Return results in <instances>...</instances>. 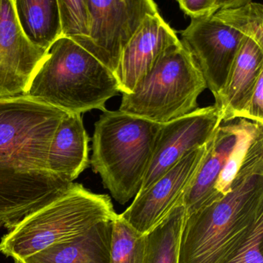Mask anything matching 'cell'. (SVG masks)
I'll list each match as a JSON object with an SVG mask.
<instances>
[{
    "label": "cell",
    "mask_w": 263,
    "mask_h": 263,
    "mask_svg": "<svg viewBox=\"0 0 263 263\" xmlns=\"http://www.w3.org/2000/svg\"><path fill=\"white\" fill-rule=\"evenodd\" d=\"M67 114L27 95L0 98V229H11L71 184L48 163L52 141Z\"/></svg>",
    "instance_id": "6da1fadb"
},
{
    "label": "cell",
    "mask_w": 263,
    "mask_h": 263,
    "mask_svg": "<svg viewBox=\"0 0 263 263\" xmlns=\"http://www.w3.org/2000/svg\"><path fill=\"white\" fill-rule=\"evenodd\" d=\"M263 217V172L237 177L226 195L186 215L179 263H226Z\"/></svg>",
    "instance_id": "7a4b0ae2"
},
{
    "label": "cell",
    "mask_w": 263,
    "mask_h": 263,
    "mask_svg": "<svg viewBox=\"0 0 263 263\" xmlns=\"http://www.w3.org/2000/svg\"><path fill=\"white\" fill-rule=\"evenodd\" d=\"M161 124L108 110L95 123L90 163L120 204L139 192Z\"/></svg>",
    "instance_id": "3957f363"
},
{
    "label": "cell",
    "mask_w": 263,
    "mask_h": 263,
    "mask_svg": "<svg viewBox=\"0 0 263 263\" xmlns=\"http://www.w3.org/2000/svg\"><path fill=\"white\" fill-rule=\"evenodd\" d=\"M120 93L113 73L78 44L61 37L49 50L24 95L67 113L107 110L106 102Z\"/></svg>",
    "instance_id": "277c9868"
},
{
    "label": "cell",
    "mask_w": 263,
    "mask_h": 263,
    "mask_svg": "<svg viewBox=\"0 0 263 263\" xmlns=\"http://www.w3.org/2000/svg\"><path fill=\"white\" fill-rule=\"evenodd\" d=\"M118 216L109 195L71 183L67 190L21 220L0 241V252L24 259Z\"/></svg>",
    "instance_id": "5b68a950"
},
{
    "label": "cell",
    "mask_w": 263,
    "mask_h": 263,
    "mask_svg": "<svg viewBox=\"0 0 263 263\" xmlns=\"http://www.w3.org/2000/svg\"><path fill=\"white\" fill-rule=\"evenodd\" d=\"M206 88L193 57L180 41L164 51L132 93L122 95L118 110L165 124L198 109Z\"/></svg>",
    "instance_id": "8992f818"
},
{
    "label": "cell",
    "mask_w": 263,
    "mask_h": 263,
    "mask_svg": "<svg viewBox=\"0 0 263 263\" xmlns=\"http://www.w3.org/2000/svg\"><path fill=\"white\" fill-rule=\"evenodd\" d=\"M90 34L76 44L115 74L121 54L144 18L158 11L152 0H87Z\"/></svg>",
    "instance_id": "52a82bcc"
},
{
    "label": "cell",
    "mask_w": 263,
    "mask_h": 263,
    "mask_svg": "<svg viewBox=\"0 0 263 263\" xmlns=\"http://www.w3.org/2000/svg\"><path fill=\"white\" fill-rule=\"evenodd\" d=\"M210 141L186 154L145 192L138 194L120 217L141 235L152 232L175 208L183 204Z\"/></svg>",
    "instance_id": "ba28073f"
},
{
    "label": "cell",
    "mask_w": 263,
    "mask_h": 263,
    "mask_svg": "<svg viewBox=\"0 0 263 263\" xmlns=\"http://www.w3.org/2000/svg\"><path fill=\"white\" fill-rule=\"evenodd\" d=\"M221 122V112L212 105L196 109L161 124L150 164L138 194L145 192L186 154L208 144Z\"/></svg>",
    "instance_id": "9c48e42d"
},
{
    "label": "cell",
    "mask_w": 263,
    "mask_h": 263,
    "mask_svg": "<svg viewBox=\"0 0 263 263\" xmlns=\"http://www.w3.org/2000/svg\"><path fill=\"white\" fill-rule=\"evenodd\" d=\"M181 37L215 98L224 87L246 36L212 16L192 20Z\"/></svg>",
    "instance_id": "30bf717a"
},
{
    "label": "cell",
    "mask_w": 263,
    "mask_h": 263,
    "mask_svg": "<svg viewBox=\"0 0 263 263\" xmlns=\"http://www.w3.org/2000/svg\"><path fill=\"white\" fill-rule=\"evenodd\" d=\"M48 53L21 30L14 0H0V98L25 95Z\"/></svg>",
    "instance_id": "8fae6325"
},
{
    "label": "cell",
    "mask_w": 263,
    "mask_h": 263,
    "mask_svg": "<svg viewBox=\"0 0 263 263\" xmlns=\"http://www.w3.org/2000/svg\"><path fill=\"white\" fill-rule=\"evenodd\" d=\"M180 41L159 11L147 15L124 48L114 74L120 93H132L164 51Z\"/></svg>",
    "instance_id": "7c38bea8"
},
{
    "label": "cell",
    "mask_w": 263,
    "mask_h": 263,
    "mask_svg": "<svg viewBox=\"0 0 263 263\" xmlns=\"http://www.w3.org/2000/svg\"><path fill=\"white\" fill-rule=\"evenodd\" d=\"M263 73V48L245 37L221 91L214 105L220 110L223 122L241 118L254 87Z\"/></svg>",
    "instance_id": "4fadbf2b"
},
{
    "label": "cell",
    "mask_w": 263,
    "mask_h": 263,
    "mask_svg": "<svg viewBox=\"0 0 263 263\" xmlns=\"http://www.w3.org/2000/svg\"><path fill=\"white\" fill-rule=\"evenodd\" d=\"M238 122L220 126L209 144L207 154L195 175L193 183L183 200L186 215L221 198L215 192V184L236 144Z\"/></svg>",
    "instance_id": "5bb4252c"
},
{
    "label": "cell",
    "mask_w": 263,
    "mask_h": 263,
    "mask_svg": "<svg viewBox=\"0 0 263 263\" xmlns=\"http://www.w3.org/2000/svg\"><path fill=\"white\" fill-rule=\"evenodd\" d=\"M112 221L99 223L84 233L48 246L15 263H110Z\"/></svg>",
    "instance_id": "9a60e30c"
},
{
    "label": "cell",
    "mask_w": 263,
    "mask_h": 263,
    "mask_svg": "<svg viewBox=\"0 0 263 263\" xmlns=\"http://www.w3.org/2000/svg\"><path fill=\"white\" fill-rule=\"evenodd\" d=\"M89 141L81 115L67 113L50 145V170L63 179L73 182L90 164Z\"/></svg>",
    "instance_id": "2e32d148"
},
{
    "label": "cell",
    "mask_w": 263,
    "mask_h": 263,
    "mask_svg": "<svg viewBox=\"0 0 263 263\" xmlns=\"http://www.w3.org/2000/svg\"><path fill=\"white\" fill-rule=\"evenodd\" d=\"M21 30L27 39L49 52L62 37L58 0H14Z\"/></svg>",
    "instance_id": "e0dca14e"
},
{
    "label": "cell",
    "mask_w": 263,
    "mask_h": 263,
    "mask_svg": "<svg viewBox=\"0 0 263 263\" xmlns=\"http://www.w3.org/2000/svg\"><path fill=\"white\" fill-rule=\"evenodd\" d=\"M185 218V208L180 204L146 235L145 263H179Z\"/></svg>",
    "instance_id": "ac0fdd59"
},
{
    "label": "cell",
    "mask_w": 263,
    "mask_h": 263,
    "mask_svg": "<svg viewBox=\"0 0 263 263\" xmlns=\"http://www.w3.org/2000/svg\"><path fill=\"white\" fill-rule=\"evenodd\" d=\"M214 17L263 48V5L247 0L246 4L217 12Z\"/></svg>",
    "instance_id": "d6986e66"
},
{
    "label": "cell",
    "mask_w": 263,
    "mask_h": 263,
    "mask_svg": "<svg viewBox=\"0 0 263 263\" xmlns=\"http://www.w3.org/2000/svg\"><path fill=\"white\" fill-rule=\"evenodd\" d=\"M112 230L110 263H145L146 235L117 217Z\"/></svg>",
    "instance_id": "ffe728a7"
},
{
    "label": "cell",
    "mask_w": 263,
    "mask_h": 263,
    "mask_svg": "<svg viewBox=\"0 0 263 263\" xmlns=\"http://www.w3.org/2000/svg\"><path fill=\"white\" fill-rule=\"evenodd\" d=\"M238 140L215 184V192L221 196L230 192L232 181L242 163L249 142L258 124V123L251 122L241 118L238 120Z\"/></svg>",
    "instance_id": "44dd1931"
},
{
    "label": "cell",
    "mask_w": 263,
    "mask_h": 263,
    "mask_svg": "<svg viewBox=\"0 0 263 263\" xmlns=\"http://www.w3.org/2000/svg\"><path fill=\"white\" fill-rule=\"evenodd\" d=\"M62 37L78 42L90 34L87 0H58Z\"/></svg>",
    "instance_id": "7402d4cb"
},
{
    "label": "cell",
    "mask_w": 263,
    "mask_h": 263,
    "mask_svg": "<svg viewBox=\"0 0 263 263\" xmlns=\"http://www.w3.org/2000/svg\"><path fill=\"white\" fill-rule=\"evenodd\" d=\"M247 0H178L181 11L192 20L212 17L217 12L246 4Z\"/></svg>",
    "instance_id": "603a6c76"
},
{
    "label": "cell",
    "mask_w": 263,
    "mask_h": 263,
    "mask_svg": "<svg viewBox=\"0 0 263 263\" xmlns=\"http://www.w3.org/2000/svg\"><path fill=\"white\" fill-rule=\"evenodd\" d=\"M263 217L255 224L239 250L226 263H263Z\"/></svg>",
    "instance_id": "cb8c5ba5"
},
{
    "label": "cell",
    "mask_w": 263,
    "mask_h": 263,
    "mask_svg": "<svg viewBox=\"0 0 263 263\" xmlns=\"http://www.w3.org/2000/svg\"><path fill=\"white\" fill-rule=\"evenodd\" d=\"M241 118L263 124V73L257 81Z\"/></svg>",
    "instance_id": "d4e9b609"
}]
</instances>
